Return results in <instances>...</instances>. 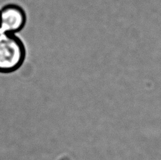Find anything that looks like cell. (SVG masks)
I'll return each mask as SVG.
<instances>
[{"label": "cell", "instance_id": "7a4b0ae2", "mask_svg": "<svg viewBox=\"0 0 161 160\" xmlns=\"http://www.w3.org/2000/svg\"><path fill=\"white\" fill-rule=\"evenodd\" d=\"M26 21V13L19 4L11 3L0 9V33L16 34L24 29Z\"/></svg>", "mask_w": 161, "mask_h": 160}, {"label": "cell", "instance_id": "6da1fadb", "mask_svg": "<svg viewBox=\"0 0 161 160\" xmlns=\"http://www.w3.org/2000/svg\"><path fill=\"white\" fill-rule=\"evenodd\" d=\"M26 56L25 45L16 34L0 33V73H11L21 67Z\"/></svg>", "mask_w": 161, "mask_h": 160}]
</instances>
